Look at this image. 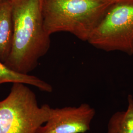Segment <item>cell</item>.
<instances>
[{
	"mask_svg": "<svg viewBox=\"0 0 133 133\" xmlns=\"http://www.w3.org/2000/svg\"><path fill=\"white\" fill-rule=\"evenodd\" d=\"M5 83H22L48 93L53 90L52 86L38 77L14 71L0 61V85Z\"/></svg>",
	"mask_w": 133,
	"mask_h": 133,
	"instance_id": "obj_7",
	"label": "cell"
},
{
	"mask_svg": "<svg viewBox=\"0 0 133 133\" xmlns=\"http://www.w3.org/2000/svg\"><path fill=\"white\" fill-rule=\"evenodd\" d=\"M14 22L11 0H0V61L5 63L12 43Z\"/></svg>",
	"mask_w": 133,
	"mask_h": 133,
	"instance_id": "obj_6",
	"label": "cell"
},
{
	"mask_svg": "<svg viewBox=\"0 0 133 133\" xmlns=\"http://www.w3.org/2000/svg\"><path fill=\"white\" fill-rule=\"evenodd\" d=\"M51 109L46 104L39 106L27 84L14 83L9 94L0 101V133H36Z\"/></svg>",
	"mask_w": 133,
	"mask_h": 133,
	"instance_id": "obj_3",
	"label": "cell"
},
{
	"mask_svg": "<svg viewBox=\"0 0 133 133\" xmlns=\"http://www.w3.org/2000/svg\"><path fill=\"white\" fill-rule=\"evenodd\" d=\"M14 22L11 51L5 65L28 75L50 48V39L44 26L43 0H11Z\"/></svg>",
	"mask_w": 133,
	"mask_h": 133,
	"instance_id": "obj_1",
	"label": "cell"
},
{
	"mask_svg": "<svg viewBox=\"0 0 133 133\" xmlns=\"http://www.w3.org/2000/svg\"></svg>",
	"mask_w": 133,
	"mask_h": 133,
	"instance_id": "obj_10",
	"label": "cell"
},
{
	"mask_svg": "<svg viewBox=\"0 0 133 133\" xmlns=\"http://www.w3.org/2000/svg\"><path fill=\"white\" fill-rule=\"evenodd\" d=\"M114 4L112 0H43L45 31L49 36L68 32L88 42Z\"/></svg>",
	"mask_w": 133,
	"mask_h": 133,
	"instance_id": "obj_2",
	"label": "cell"
},
{
	"mask_svg": "<svg viewBox=\"0 0 133 133\" xmlns=\"http://www.w3.org/2000/svg\"><path fill=\"white\" fill-rule=\"evenodd\" d=\"M95 114V109L86 103L52 108L48 121L36 133H85L90 130Z\"/></svg>",
	"mask_w": 133,
	"mask_h": 133,
	"instance_id": "obj_5",
	"label": "cell"
},
{
	"mask_svg": "<svg viewBox=\"0 0 133 133\" xmlns=\"http://www.w3.org/2000/svg\"><path fill=\"white\" fill-rule=\"evenodd\" d=\"M114 3H132L133 0H112Z\"/></svg>",
	"mask_w": 133,
	"mask_h": 133,
	"instance_id": "obj_9",
	"label": "cell"
},
{
	"mask_svg": "<svg viewBox=\"0 0 133 133\" xmlns=\"http://www.w3.org/2000/svg\"><path fill=\"white\" fill-rule=\"evenodd\" d=\"M88 42L106 51L133 54V3H114L107 10Z\"/></svg>",
	"mask_w": 133,
	"mask_h": 133,
	"instance_id": "obj_4",
	"label": "cell"
},
{
	"mask_svg": "<svg viewBox=\"0 0 133 133\" xmlns=\"http://www.w3.org/2000/svg\"><path fill=\"white\" fill-rule=\"evenodd\" d=\"M126 110L117 111L109 118L107 126V133H133V97H127Z\"/></svg>",
	"mask_w": 133,
	"mask_h": 133,
	"instance_id": "obj_8",
	"label": "cell"
}]
</instances>
